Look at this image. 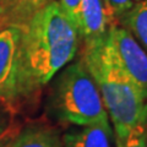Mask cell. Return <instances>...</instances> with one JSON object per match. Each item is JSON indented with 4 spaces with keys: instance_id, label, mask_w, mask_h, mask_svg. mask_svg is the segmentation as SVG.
<instances>
[{
    "instance_id": "obj_1",
    "label": "cell",
    "mask_w": 147,
    "mask_h": 147,
    "mask_svg": "<svg viewBox=\"0 0 147 147\" xmlns=\"http://www.w3.org/2000/svg\"><path fill=\"white\" fill-rule=\"evenodd\" d=\"M20 28V92L24 102L33 98L74 61L81 38L59 0L50 1Z\"/></svg>"
},
{
    "instance_id": "obj_2",
    "label": "cell",
    "mask_w": 147,
    "mask_h": 147,
    "mask_svg": "<svg viewBox=\"0 0 147 147\" xmlns=\"http://www.w3.org/2000/svg\"><path fill=\"white\" fill-rule=\"evenodd\" d=\"M81 60L102 96L114 132V142L123 140L132 127L147 121V98L114 61L105 44H84Z\"/></svg>"
},
{
    "instance_id": "obj_3",
    "label": "cell",
    "mask_w": 147,
    "mask_h": 147,
    "mask_svg": "<svg viewBox=\"0 0 147 147\" xmlns=\"http://www.w3.org/2000/svg\"><path fill=\"white\" fill-rule=\"evenodd\" d=\"M49 108L61 123L74 126L109 120L100 92L81 59L67 64L54 76Z\"/></svg>"
},
{
    "instance_id": "obj_4",
    "label": "cell",
    "mask_w": 147,
    "mask_h": 147,
    "mask_svg": "<svg viewBox=\"0 0 147 147\" xmlns=\"http://www.w3.org/2000/svg\"><path fill=\"white\" fill-rule=\"evenodd\" d=\"M105 44L114 61L147 98V53L126 28L112 24Z\"/></svg>"
},
{
    "instance_id": "obj_5",
    "label": "cell",
    "mask_w": 147,
    "mask_h": 147,
    "mask_svg": "<svg viewBox=\"0 0 147 147\" xmlns=\"http://www.w3.org/2000/svg\"><path fill=\"white\" fill-rule=\"evenodd\" d=\"M20 36L21 28H0V102L10 108L22 103L20 92Z\"/></svg>"
},
{
    "instance_id": "obj_6",
    "label": "cell",
    "mask_w": 147,
    "mask_h": 147,
    "mask_svg": "<svg viewBox=\"0 0 147 147\" xmlns=\"http://www.w3.org/2000/svg\"><path fill=\"white\" fill-rule=\"evenodd\" d=\"M114 22L104 0H81L79 33L82 44L103 40Z\"/></svg>"
},
{
    "instance_id": "obj_7",
    "label": "cell",
    "mask_w": 147,
    "mask_h": 147,
    "mask_svg": "<svg viewBox=\"0 0 147 147\" xmlns=\"http://www.w3.org/2000/svg\"><path fill=\"white\" fill-rule=\"evenodd\" d=\"M114 132L109 120L75 126L63 137V147H113Z\"/></svg>"
},
{
    "instance_id": "obj_8",
    "label": "cell",
    "mask_w": 147,
    "mask_h": 147,
    "mask_svg": "<svg viewBox=\"0 0 147 147\" xmlns=\"http://www.w3.org/2000/svg\"><path fill=\"white\" fill-rule=\"evenodd\" d=\"M0 147H63V137L45 124H31L17 130Z\"/></svg>"
},
{
    "instance_id": "obj_9",
    "label": "cell",
    "mask_w": 147,
    "mask_h": 147,
    "mask_svg": "<svg viewBox=\"0 0 147 147\" xmlns=\"http://www.w3.org/2000/svg\"><path fill=\"white\" fill-rule=\"evenodd\" d=\"M50 1L53 0H0L3 7L1 28L5 26L24 27Z\"/></svg>"
},
{
    "instance_id": "obj_10",
    "label": "cell",
    "mask_w": 147,
    "mask_h": 147,
    "mask_svg": "<svg viewBox=\"0 0 147 147\" xmlns=\"http://www.w3.org/2000/svg\"><path fill=\"white\" fill-rule=\"evenodd\" d=\"M115 22L130 32L147 53V0L135 1Z\"/></svg>"
},
{
    "instance_id": "obj_11",
    "label": "cell",
    "mask_w": 147,
    "mask_h": 147,
    "mask_svg": "<svg viewBox=\"0 0 147 147\" xmlns=\"http://www.w3.org/2000/svg\"><path fill=\"white\" fill-rule=\"evenodd\" d=\"M115 147H147V121L132 127L123 140L114 142Z\"/></svg>"
},
{
    "instance_id": "obj_12",
    "label": "cell",
    "mask_w": 147,
    "mask_h": 147,
    "mask_svg": "<svg viewBox=\"0 0 147 147\" xmlns=\"http://www.w3.org/2000/svg\"><path fill=\"white\" fill-rule=\"evenodd\" d=\"M17 130L15 129L12 108L0 102V146L7 141Z\"/></svg>"
},
{
    "instance_id": "obj_13",
    "label": "cell",
    "mask_w": 147,
    "mask_h": 147,
    "mask_svg": "<svg viewBox=\"0 0 147 147\" xmlns=\"http://www.w3.org/2000/svg\"><path fill=\"white\" fill-rule=\"evenodd\" d=\"M134 3V0H107L108 10L112 15L113 20L117 21L119 17L123 16L132 6Z\"/></svg>"
},
{
    "instance_id": "obj_14",
    "label": "cell",
    "mask_w": 147,
    "mask_h": 147,
    "mask_svg": "<svg viewBox=\"0 0 147 147\" xmlns=\"http://www.w3.org/2000/svg\"><path fill=\"white\" fill-rule=\"evenodd\" d=\"M80 1L81 0H59V3L61 4V6L72 20V22L77 26V28H79L80 21Z\"/></svg>"
},
{
    "instance_id": "obj_15",
    "label": "cell",
    "mask_w": 147,
    "mask_h": 147,
    "mask_svg": "<svg viewBox=\"0 0 147 147\" xmlns=\"http://www.w3.org/2000/svg\"><path fill=\"white\" fill-rule=\"evenodd\" d=\"M1 21H3V7L0 5V28H1Z\"/></svg>"
},
{
    "instance_id": "obj_16",
    "label": "cell",
    "mask_w": 147,
    "mask_h": 147,
    "mask_svg": "<svg viewBox=\"0 0 147 147\" xmlns=\"http://www.w3.org/2000/svg\"><path fill=\"white\" fill-rule=\"evenodd\" d=\"M104 4H105V6H107V9H108V5H107V0H104Z\"/></svg>"
},
{
    "instance_id": "obj_17",
    "label": "cell",
    "mask_w": 147,
    "mask_h": 147,
    "mask_svg": "<svg viewBox=\"0 0 147 147\" xmlns=\"http://www.w3.org/2000/svg\"><path fill=\"white\" fill-rule=\"evenodd\" d=\"M134 1H141V0H134Z\"/></svg>"
}]
</instances>
